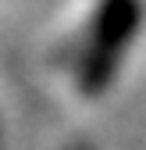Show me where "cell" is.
<instances>
[{
	"mask_svg": "<svg viewBox=\"0 0 146 150\" xmlns=\"http://www.w3.org/2000/svg\"><path fill=\"white\" fill-rule=\"evenodd\" d=\"M139 18V4L132 0H93L86 14V40L68 36L57 47V61L64 64V82L79 93L100 89L114 71V61L128 40V32Z\"/></svg>",
	"mask_w": 146,
	"mask_h": 150,
	"instance_id": "cell-1",
	"label": "cell"
}]
</instances>
